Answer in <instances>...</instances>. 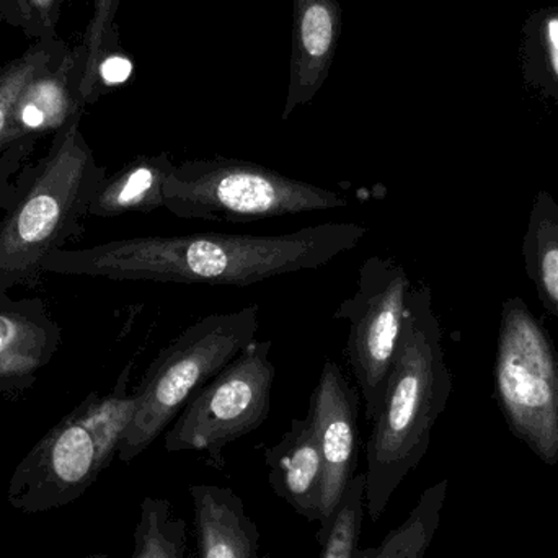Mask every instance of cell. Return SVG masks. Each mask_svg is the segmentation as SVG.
Instances as JSON below:
<instances>
[{
    "mask_svg": "<svg viewBox=\"0 0 558 558\" xmlns=\"http://www.w3.org/2000/svg\"><path fill=\"white\" fill-rule=\"evenodd\" d=\"M369 229L356 222H327L291 234L149 235L105 242L82 251H56L41 274L113 281L251 286L317 270L353 251Z\"/></svg>",
    "mask_w": 558,
    "mask_h": 558,
    "instance_id": "cell-1",
    "label": "cell"
},
{
    "mask_svg": "<svg viewBox=\"0 0 558 558\" xmlns=\"http://www.w3.org/2000/svg\"><path fill=\"white\" fill-rule=\"evenodd\" d=\"M451 389L432 289L420 284L410 292L389 386L367 439L366 508L373 523H379L393 492L425 456Z\"/></svg>",
    "mask_w": 558,
    "mask_h": 558,
    "instance_id": "cell-2",
    "label": "cell"
},
{
    "mask_svg": "<svg viewBox=\"0 0 558 558\" xmlns=\"http://www.w3.org/2000/svg\"><path fill=\"white\" fill-rule=\"evenodd\" d=\"M107 177L75 114L56 131L48 153L20 170L19 190L0 213V292L38 282L43 260L81 234Z\"/></svg>",
    "mask_w": 558,
    "mask_h": 558,
    "instance_id": "cell-3",
    "label": "cell"
},
{
    "mask_svg": "<svg viewBox=\"0 0 558 558\" xmlns=\"http://www.w3.org/2000/svg\"><path fill=\"white\" fill-rule=\"evenodd\" d=\"M258 314V304H248L206 315L160 350L134 392L136 410L118 448L120 461L143 454L195 392L257 340Z\"/></svg>",
    "mask_w": 558,
    "mask_h": 558,
    "instance_id": "cell-4",
    "label": "cell"
},
{
    "mask_svg": "<svg viewBox=\"0 0 558 558\" xmlns=\"http://www.w3.org/2000/svg\"><path fill=\"white\" fill-rule=\"evenodd\" d=\"M337 192L231 157L185 160L170 173L163 208L177 218L252 222L343 208Z\"/></svg>",
    "mask_w": 558,
    "mask_h": 558,
    "instance_id": "cell-5",
    "label": "cell"
},
{
    "mask_svg": "<svg viewBox=\"0 0 558 558\" xmlns=\"http://www.w3.org/2000/svg\"><path fill=\"white\" fill-rule=\"evenodd\" d=\"M495 380L513 432L554 464L558 459V353L549 333L518 298L504 305Z\"/></svg>",
    "mask_w": 558,
    "mask_h": 558,
    "instance_id": "cell-6",
    "label": "cell"
},
{
    "mask_svg": "<svg viewBox=\"0 0 558 558\" xmlns=\"http://www.w3.org/2000/svg\"><path fill=\"white\" fill-rule=\"evenodd\" d=\"M271 340H254L179 413L163 439L169 452H206L225 468L226 446L260 428L270 415L275 364Z\"/></svg>",
    "mask_w": 558,
    "mask_h": 558,
    "instance_id": "cell-7",
    "label": "cell"
},
{
    "mask_svg": "<svg viewBox=\"0 0 558 558\" xmlns=\"http://www.w3.org/2000/svg\"><path fill=\"white\" fill-rule=\"evenodd\" d=\"M412 288L402 265L376 255L363 262L356 291L333 314L335 320L350 324L344 356L369 423L379 415L386 397Z\"/></svg>",
    "mask_w": 558,
    "mask_h": 558,
    "instance_id": "cell-8",
    "label": "cell"
},
{
    "mask_svg": "<svg viewBox=\"0 0 558 558\" xmlns=\"http://www.w3.org/2000/svg\"><path fill=\"white\" fill-rule=\"evenodd\" d=\"M118 448L120 441L101 433L77 407L16 465L7 501L25 514L68 507L97 482L118 456Z\"/></svg>",
    "mask_w": 558,
    "mask_h": 558,
    "instance_id": "cell-9",
    "label": "cell"
},
{
    "mask_svg": "<svg viewBox=\"0 0 558 558\" xmlns=\"http://www.w3.org/2000/svg\"><path fill=\"white\" fill-rule=\"evenodd\" d=\"M357 409L360 397L356 390L350 386L335 361L325 360L307 413L324 459V497L317 531L318 544L327 536L344 488L354 477L360 448Z\"/></svg>",
    "mask_w": 558,
    "mask_h": 558,
    "instance_id": "cell-10",
    "label": "cell"
},
{
    "mask_svg": "<svg viewBox=\"0 0 558 558\" xmlns=\"http://www.w3.org/2000/svg\"><path fill=\"white\" fill-rule=\"evenodd\" d=\"M338 0H292L291 62L282 120L311 104L330 74L341 35Z\"/></svg>",
    "mask_w": 558,
    "mask_h": 558,
    "instance_id": "cell-11",
    "label": "cell"
},
{
    "mask_svg": "<svg viewBox=\"0 0 558 558\" xmlns=\"http://www.w3.org/2000/svg\"><path fill=\"white\" fill-rule=\"evenodd\" d=\"M61 341V328L41 299L0 292V393L32 386Z\"/></svg>",
    "mask_w": 558,
    "mask_h": 558,
    "instance_id": "cell-12",
    "label": "cell"
},
{
    "mask_svg": "<svg viewBox=\"0 0 558 558\" xmlns=\"http://www.w3.org/2000/svg\"><path fill=\"white\" fill-rule=\"evenodd\" d=\"M271 488L308 523H320L324 459L308 416L294 418L277 445L265 452Z\"/></svg>",
    "mask_w": 558,
    "mask_h": 558,
    "instance_id": "cell-13",
    "label": "cell"
},
{
    "mask_svg": "<svg viewBox=\"0 0 558 558\" xmlns=\"http://www.w3.org/2000/svg\"><path fill=\"white\" fill-rule=\"evenodd\" d=\"M198 558H258L257 524L231 488L192 485Z\"/></svg>",
    "mask_w": 558,
    "mask_h": 558,
    "instance_id": "cell-14",
    "label": "cell"
},
{
    "mask_svg": "<svg viewBox=\"0 0 558 558\" xmlns=\"http://www.w3.org/2000/svg\"><path fill=\"white\" fill-rule=\"evenodd\" d=\"M175 166L167 153L136 157L104 180L88 209V216L118 218L149 215L163 208V189Z\"/></svg>",
    "mask_w": 558,
    "mask_h": 558,
    "instance_id": "cell-15",
    "label": "cell"
},
{
    "mask_svg": "<svg viewBox=\"0 0 558 558\" xmlns=\"http://www.w3.org/2000/svg\"><path fill=\"white\" fill-rule=\"evenodd\" d=\"M523 254L544 307L558 320V206L549 193L541 192L537 196Z\"/></svg>",
    "mask_w": 558,
    "mask_h": 558,
    "instance_id": "cell-16",
    "label": "cell"
},
{
    "mask_svg": "<svg viewBox=\"0 0 558 558\" xmlns=\"http://www.w3.org/2000/svg\"><path fill=\"white\" fill-rule=\"evenodd\" d=\"M75 114L77 111L64 77H36L25 88L16 105L9 143L59 131Z\"/></svg>",
    "mask_w": 558,
    "mask_h": 558,
    "instance_id": "cell-17",
    "label": "cell"
},
{
    "mask_svg": "<svg viewBox=\"0 0 558 558\" xmlns=\"http://www.w3.org/2000/svg\"><path fill=\"white\" fill-rule=\"evenodd\" d=\"M446 484L428 488L410 517L376 547L357 549L356 558H423L439 524Z\"/></svg>",
    "mask_w": 558,
    "mask_h": 558,
    "instance_id": "cell-18",
    "label": "cell"
},
{
    "mask_svg": "<svg viewBox=\"0 0 558 558\" xmlns=\"http://www.w3.org/2000/svg\"><path fill=\"white\" fill-rule=\"evenodd\" d=\"M186 541L189 526L172 504L147 495L141 504L131 558H186Z\"/></svg>",
    "mask_w": 558,
    "mask_h": 558,
    "instance_id": "cell-19",
    "label": "cell"
},
{
    "mask_svg": "<svg viewBox=\"0 0 558 558\" xmlns=\"http://www.w3.org/2000/svg\"><path fill=\"white\" fill-rule=\"evenodd\" d=\"M366 508V474H357L344 488L343 497L331 518L318 558H356Z\"/></svg>",
    "mask_w": 558,
    "mask_h": 558,
    "instance_id": "cell-20",
    "label": "cell"
},
{
    "mask_svg": "<svg viewBox=\"0 0 558 558\" xmlns=\"http://www.w3.org/2000/svg\"><path fill=\"white\" fill-rule=\"evenodd\" d=\"M46 62L48 54L41 49H33L0 72V154L10 146V130L20 97L39 77Z\"/></svg>",
    "mask_w": 558,
    "mask_h": 558,
    "instance_id": "cell-21",
    "label": "cell"
},
{
    "mask_svg": "<svg viewBox=\"0 0 558 558\" xmlns=\"http://www.w3.org/2000/svg\"><path fill=\"white\" fill-rule=\"evenodd\" d=\"M36 137L16 141L0 154V213L9 206L19 190V173L35 146Z\"/></svg>",
    "mask_w": 558,
    "mask_h": 558,
    "instance_id": "cell-22",
    "label": "cell"
},
{
    "mask_svg": "<svg viewBox=\"0 0 558 558\" xmlns=\"http://www.w3.org/2000/svg\"><path fill=\"white\" fill-rule=\"evenodd\" d=\"M133 71V64L126 58L113 56V58L105 59L100 65V75L107 84H121L126 81Z\"/></svg>",
    "mask_w": 558,
    "mask_h": 558,
    "instance_id": "cell-23",
    "label": "cell"
},
{
    "mask_svg": "<svg viewBox=\"0 0 558 558\" xmlns=\"http://www.w3.org/2000/svg\"><path fill=\"white\" fill-rule=\"evenodd\" d=\"M546 41L547 49H549L550 68H553L554 75L558 78V15L553 16L547 22Z\"/></svg>",
    "mask_w": 558,
    "mask_h": 558,
    "instance_id": "cell-24",
    "label": "cell"
},
{
    "mask_svg": "<svg viewBox=\"0 0 558 558\" xmlns=\"http://www.w3.org/2000/svg\"><path fill=\"white\" fill-rule=\"evenodd\" d=\"M29 2H32L36 9L49 10L51 9L52 2H54V0H29Z\"/></svg>",
    "mask_w": 558,
    "mask_h": 558,
    "instance_id": "cell-25",
    "label": "cell"
},
{
    "mask_svg": "<svg viewBox=\"0 0 558 558\" xmlns=\"http://www.w3.org/2000/svg\"><path fill=\"white\" fill-rule=\"evenodd\" d=\"M82 558H110L107 554H90V556H85Z\"/></svg>",
    "mask_w": 558,
    "mask_h": 558,
    "instance_id": "cell-26",
    "label": "cell"
}]
</instances>
